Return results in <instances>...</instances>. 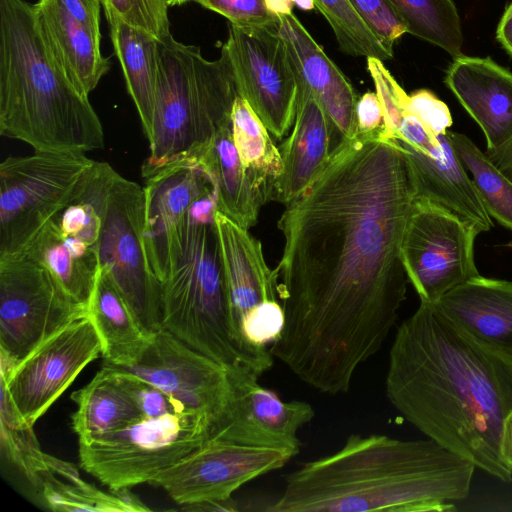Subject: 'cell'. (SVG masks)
<instances>
[{"label":"cell","mask_w":512,"mask_h":512,"mask_svg":"<svg viewBox=\"0 0 512 512\" xmlns=\"http://www.w3.org/2000/svg\"><path fill=\"white\" fill-rule=\"evenodd\" d=\"M267 9L275 15H290L293 13V0H264Z\"/></svg>","instance_id":"bcb514c9"},{"label":"cell","mask_w":512,"mask_h":512,"mask_svg":"<svg viewBox=\"0 0 512 512\" xmlns=\"http://www.w3.org/2000/svg\"><path fill=\"white\" fill-rule=\"evenodd\" d=\"M445 84L481 128L486 151L512 139V72L490 57L460 54L447 69Z\"/></svg>","instance_id":"d6986e66"},{"label":"cell","mask_w":512,"mask_h":512,"mask_svg":"<svg viewBox=\"0 0 512 512\" xmlns=\"http://www.w3.org/2000/svg\"><path fill=\"white\" fill-rule=\"evenodd\" d=\"M114 52L147 139L151 136L159 69V40L105 12Z\"/></svg>","instance_id":"4316f807"},{"label":"cell","mask_w":512,"mask_h":512,"mask_svg":"<svg viewBox=\"0 0 512 512\" xmlns=\"http://www.w3.org/2000/svg\"><path fill=\"white\" fill-rule=\"evenodd\" d=\"M86 316L99 336L106 364L128 366L135 363L153 337L142 327L122 294L101 268L87 304Z\"/></svg>","instance_id":"484cf974"},{"label":"cell","mask_w":512,"mask_h":512,"mask_svg":"<svg viewBox=\"0 0 512 512\" xmlns=\"http://www.w3.org/2000/svg\"><path fill=\"white\" fill-rule=\"evenodd\" d=\"M447 135L491 218L512 231V179L465 134L448 130Z\"/></svg>","instance_id":"d6a6232c"},{"label":"cell","mask_w":512,"mask_h":512,"mask_svg":"<svg viewBox=\"0 0 512 512\" xmlns=\"http://www.w3.org/2000/svg\"><path fill=\"white\" fill-rule=\"evenodd\" d=\"M235 147L247 177L265 203L271 201L274 185L282 171V159L269 131L239 95L231 112Z\"/></svg>","instance_id":"f546056e"},{"label":"cell","mask_w":512,"mask_h":512,"mask_svg":"<svg viewBox=\"0 0 512 512\" xmlns=\"http://www.w3.org/2000/svg\"><path fill=\"white\" fill-rule=\"evenodd\" d=\"M23 254L43 266L74 300L87 307L100 270L98 248L64 235L53 219Z\"/></svg>","instance_id":"83f0119b"},{"label":"cell","mask_w":512,"mask_h":512,"mask_svg":"<svg viewBox=\"0 0 512 512\" xmlns=\"http://www.w3.org/2000/svg\"><path fill=\"white\" fill-rule=\"evenodd\" d=\"M500 454L503 461L512 467V412L507 416L503 424Z\"/></svg>","instance_id":"ee69618b"},{"label":"cell","mask_w":512,"mask_h":512,"mask_svg":"<svg viewBox=\"0 0 512 512\" xmlns=\"http://www.w3.org/2000/svg\"><path fill=\"white\" fill-rule=\"evenodd\" d=\"M293 455L221 440H208L151 482L180 505L226 501L245 483L282 468Z\"/></svg>","instance_id":"9a60e30c"},{"label":"cell","mask_w":512,"mask_h":512,"mask_svg":"<svg viewBox=\"0 0 512 512\" xmlns=\"http://www.w3.org/2000/svg\"><path fill=\"white\" fill-rule=\"evenodd\" d=\"M316 8L330 25L338 46L350 56L375 57L389 60L388 52L365 22L359 17L348 0H314Z\"/></svg>","instance_id":"e575fe53"},{"label":"cell","mask_w":512,"mask_h":512,"mask_svg":"<svg viewBox=\"0 0 512 512\" xmlns=\"http://www.w3.org/2000/svg\"><path fill=\"white\" fill-rule=\"evenodd\" d=\"M211 175L217 189V211L249 229L265 204L250 183L232 135L231 121L223 125L197 158Z\"/></svg>","instance_id":"f1b7e54d"},{"label":"cell","mask_w":512,"mask_h":512,"mask_svg":"<svg viewBox=\"0 0 512 512\" xmlns=\"http://www.w3.org/2000/svg\"><path fill=\"white\" fill-rule=\"evenodd\" d=\"M416 199L404 151L376 133L339 147L285 205L276 268L285 322L269 350L321 393L348 392L396 324L408 282L400 248Z\"/></svg>","instance_id":"6da1fadb"},{"label":"cell","mask_w":512,"mask_h":512,"mask_svg":"<svg viewBox=\"0 0 512 512\" xmlns=\"http://www.w3.org/2000/svg\"><path fill=\"white\" fill-rule=\"evenodd\" d=\"M162 284L163 329L227 368L260 377L271 366L243 349L233 331L228 289L215 223L185 216Z\"/></svg>","instance_id":"8992f818"},{"label":"cell","mask_w":512,"mask_h":512,"mask_svg":"<svg viewBox=\"0 0 512 512\" xmlns=\"http://www.w3.org/2000/svg\"><path fill=\"white\" fill-rule=\"evenodd\" d=\"M386 396L429 439L502 482L512 467L500 454L512 412V361L458 329L432 303L397 328L385 379Z\"/></svg>","instance_id":"7a4b0ae2"},{"label":"cell","mask_w":512,"mask_h":512,"mask_svg":"<svg viewBox=\"0 0 512 512\" xmlns=\"http://www.w3.org/2000/svg\"><path fill=\"white\" fill-rule=\"evenodd\" d=\"M215 225L235 336L245 351L272 367L273 359L257 356L243 346L238 331L243 320L256 307L265 302L279 301L278 273L268 267L261 243L247 229L219 211L215 214Z\"/></svg>","instance_id":"ffe728a7"},{"label":"cell","mask_w":512,"mask_h":512,"mask_svg":"<svg viewBox=\"0 0 512 512\" xmlns=\"http://www.w3.org/2000/svg\"><path fill=\"white\" fill-rule=\"evenodd\" d=\"M145 179L142 237L149 268L162 283L170 270L173 242L189 207L216 186L197 158L170 163Z\"/></svg>","instance_id":"e0dca14e"},{"label":"cell","mask_w":512,"mask_h":512,"mask_svg":"<svg viewBox=\"0 0 512 512\" xmlns=\"http://www.w3.org/2000/svg\"><path fill=\"white\" fill-rule=\"evenodd\" d=\"M278 25L241 28L229 24L221 51L231 64L238 95L269 133L281 139L294 123L298 85Z\"/></svg>","instance_id":"7c38bea8"},{"label":"cell","mask_w":512,"mask_h":512,"mask_svg":"<svg viewBox=\"0 0 512 512\" xmlns=\"http://www.w3.org/2000/svg\"><path fill=\"white\" fill-rule=\"evenodd\" d=\"M116 367L164 391L188 408L208 415L212 424L230 395L227 367L196 351L166 329L153 335L139 360Z\"/></svg>","instance_id":"2e32d148"},{"label":"cell","mask_w":512,"mask_h":512,"mask_svg":"<svg viewBox=\"0 0 512 512\" xmlns=\"http://www.w3.org/2000/svg\"><path fill=\"white\" fill-rule=\"evenodd\" d=\"M407 33L434 44L451 56L461 53L463 33L453 0H388Z\"/></svg>","instance_id":"836d02e7"},{"label":"cell","mask_w":512,"mask_h":512,"mask_svg":"<svg viewBox=\"0 0 512 512\" xmlns=\"http://www.w3.org/2000/svg\"><path fill=\"white\" fill-rule=\"evenodd\" d=\"M63 8L78 22L100 34L99 0H59Z\"/></svg>","instance_id":"60d3db41"},{"label":"cell","mask_w":512,"mask_h":512,"mask_svg":"<svg viewBox=\"0 0 512 512\" xmlns=\"http://www.w3.org/2000/svg\"><path fill=\"white\" fill-rule=\"evenodd\" d=\"M398 146L408 161L417 199L428 200L448 209L478 233L491 230L492 218L453 149L447 132L438 135V143L429 153Z\"/></svg>","instance_id":"603a6c76"},{"label":"cell","mask_w":512,"mask_h":512,"mask_svg":"<svg viewBox=\"0 0 512 512\" xmlns=\"http://www.w3.org/2000/svg\"><path fill=\"white\" fill-rule=\"evenodd\" d=\"M382 46L391 54L407 29L388 0H348Z\"/></svg>","instance_id":"8d00e7d4"},{"label":"cell","mask_w":512,"mask_h":512,"mask_svg":"<svg viewBox=\"0 0 512 512\" xmlns=\"http://www.w3.org/2000/svg\"><path fill=\"white\" fill-rule=\"evenodd\" d=\"M432 304L473 340L512 361V281L479 275Z\"/></svg>","instance_id":"7402d4cb"},{"label":"cell","mask_w":512,"mask_h":512,"mask_svg":"<svg viewBox=\"0 0 512 512\" xmlns=\"http://www.w3.org/2000/svg\"><path fill=\"white\" fill-rule=\"evenodd\" d=\"M66 73L35 4L0 0V134L34 152L85 154L104 147V130Z\"/></svg>","instance_id":"277c9868"},{"label":"cell","mask_w":512,"mask_h":512,"mask_svg":"<svg viewBox=\"0 0 512 512\" xmlns=\"http://www.w3.org/2000/svg\"><path fill=\"white\" fill-rule=\"evenodd\" d=\"M238 96L233 70L221 51L204 58L198 47L159 41V69L150 153L141 167L143 178L185 158H198L217 131L231 121Z\"/></svg>","instance_id":"5b68a950"},{"label":"cell","mask_w":512,"mask_h":512,"mask_svg":"<svg viewBox=\"0 0 512 512\" xmlns=\"http://www.w3.org/2000/svg\"><path fill=\"white\" fill-rule=\"evenodd\" d=\"M228 19L241 28L267 27L279 24L278 16L270 12L264 0H193Z\"/></svg>","instance_id":"74e56055"},{"label":"cell","mask_w":512,"mask_h":512,"mask_svg":"<svg viewBox=\"0 0 512 512\" xmlns=\"http://www.w3.org/2000/svg\"><path fill=\"white\" fill-rule=\"evenodd\" d=\"M1 454L35 487L54 475L59 460L42 451L32 425L21 422L5 386L0 383Z\"/></svg>","instance_id":"1f68e13d"},{"label":"cell","mask_w":512,"mask_h":512,"mask_svg":"<svg viewBox=\"0 0 512 512\" xmlns=\"http://www.w3.org/2000/svg\"><path fill=\"white\" fill-rule=\"evenodd\" d=\"M102 355L99 336L87 316L42 342L16 366L1 359L0 383L22 423L34 426L77 375Z\"/></svg>","instance_id":"4fadbf2b"},{"label":"cell","mask_w":512,"mask_h":512,"mask_svg":"<svg viewBox=\"0 0 512 512\" xmlns=\"http://www.w3.org/2000/svg\"><path fill=\"white\" fill-rule=\"evenodd\" d=\"M71 399L77 406L71 424L78 442L119 430L143 415L125 374L106 363Z\"/></svg>","instance_id":"cb8c5ba5"},{"label":"cell","mask_w":512,"mask_h":512,"mask_svg":"<svg viewBox=\"0 0 512 512\" xmlns=\"http://www.w3.org/2000/svg\"><path fill=\"white\" fill-rule=\"evenodd\" d=\"M294 125L280 145L282 171L274 185L272 201L289 204L314 181L334 152V129L313 92L297 75Z\"/></svg>","instance_id":"44dd1931"},{"label":"cell","mask_w":512,"mask_h":512,"mask_svg":"<svg viewBox=\"0 0 512 512\" xmlns=\"http://www.w3.org/2000/svg\"><path fill=\"white\" fill-rule=\"evenodd\" d=\"M478 231L448 209L416 199L404 230L400 254L408 281L420 301L433 303L479 276L474 243Z\"/></svg>","instance_id":"8fae6325"},{"label":"cell","mask_w":512,"mask_h":512,"mask_svg":"<svg viewBox=\"0 0 512 512\" xmlns=\"http://www.w3.org/2000/svg\"><path fill=\"white\" fill-rule=\"evenodd\" d=\"M43 502L53 511L146 512L150 511L129 488L102 491L84 481L46 476L39 485Z\"/></svg>","instance_id":"4dcf8cb0"},{"label":"cell","mask_w":512,"mask_h":512,"mask_svg":"<svg viewBox=\"0 0 512 512\" xmlns=\"http://www.w3.org/2000/svg\"><path fill=\"white\" fill-rule=\"evenodd\" d=\"M475 465L436 441L350 435L335 453L285 476L270 512H444L469 492Z\"/></svg>","instance_id":"3957f363"},{"label":"cell","mask_w":512,"mask_h":512,"mask_svg":"<svg viewBox=\"0 0 512 512\" xmlns=\"http://www.w3.org/2000/svg\"><path fill=\"white\" fill-rule=\"evenodd\" d=\"M496 39L512 56V1L507 5L496 29Z\"/></svg>","instance_id":"b9f144b4"},{"label":"cell","mask_w":512,"mask_h":512,"mask_svg":"<svg viewBox=\"0 0 512 512\" xmlns=\"http://www.w3.org/2000/svg\"><path fill=\"white\" fill-rule=\"evenodd\" d=\"M277 16L279 33L287 44L296 75L313 92L332 124L335 152L358 134L357 94L294 13Z\"/></svg>","instance_id":"ac0fdd59"},{"label":"cell","mask_w":512,"mask_h":512,"mask_svg":"<svg viewBox=\"0 0 512 512\" xmlns=\"http://www.w3.org/2000/svg\"><path fill=\"white\" fill-rule=\"evenodd\" d=\"M485 153L500 170L512 179V139L496 150H485Z\"/></svg>","instance_id":"7bdbcfd3"},{"label":"cell","mask_w":512,"mask_h":512,"mask_svg":"<svg viewBox=\"0 0 512 512\" xmlns=\"http://www.w3.org/2000/svg\"><path fill=\"white\" fill-rule=\"evenodd\" d=\"M182 510L187 511H235L236 504L232 499L226 501H204L182 505Z\"/></svg>","instance_id":"f6af8a7d"},{"label":"cell","mask_w":512,"mask_h":512,"mask_svg":"<svg viewBox=\"0 0 512 512\" xmlns=\"http://www.w3.org/2000/svg\"><path fill=\"white\" fill-rule=\"evenodd\" d=\"M95 160L34 152L0 164V257L23 254L42 228L83 190Z\"/></svg>","instance_id":"ba28073f"},{"label":"cell","mask_w":512,"mask_h":512,"mask_svg":"<svg viewBox=\"0 0 512 512\" xmlns=\"http://www.w3.org/2000/svg\"><path fill=\"white\" fill-rule=\"evenodd\" d=\"M105 12L118 16L124 22L140 28L159 41L170 33L167 0H99Z\"/></svg>","instance_id":"d590c367"},{"label":"cell","mask_w":512,"mask_h":512,"mask_svg":"<svg viewBox=\"0 0 512 512\" xmlns=\"http://www.w3.org/2000/svg\"><path fill=\"white\" fill-rule=\"evenodd\" d=\"M294 5L304 11L313 10L316 5L314 0H293Z\"/></svg>","instance_id":"7dc6e473"},{"label":"cell","mask_w":512,"mask_h":512,"mask_svg":"<svg viewBox=\"0 0 512 512\" xmlns=\"http://www.w3.org/2000/svg\"><path fill=\"white\" fill-rule=\"evenodd\" d=\"M358 134H375L383 130L384 114L376 92H366L357 101Z\"/></svg>","instance_id":"ab89813d"},{"label":"cell","mask_w":512,"mask_h":512,"mask_svg":"<svg viewBox=\"0 0 512 512\" xmlns=\"http://www.w3.org/2000/svg\"><path fill=\"white\" fill-rule=\"evenodd\" d=\"M86 313V306L25 254L0 257V357L16 366Z\"/></svg>","instance_id":"9c48e42d"},{"label":"cell","mask_w":512,"mask_h":512,"mask_svg":"<svg viewBox=\"0 0 512 512\" xmlns=\"http://www.w3.org/2000/svg\"><path fill=\"white\" fill-rule=\"evenodd\" d=\"M144 191L116 176L107 199L99 241L100 268L153 336L163 329L162 284L149 268L142 231Z\"/></svg>","instance_id":"30bf717a"},{"label":"cell","mask_w":512,"mask_h":512,"mask_svg":"<svg viewBox=\"0 0 512 512\" xmlns=\"http://www.w3.org/2000/svg\"><path fill=\"white\" fill-rule=\"evenodd\" d=\"M406 108L435 135L446 133L453 123L448 106L427 89L408 95Z\"/></svg>","instance_id":"f35d334b"},{"label":"cell","mask_w":512,"mask_h":512,"mask_svg":"<svg viewBox=\"0 0 512 512\" xmlns=\"http://www.w3.org/2000/svg\"><path fill=\"white\" fill-rule=\"evenodd\" d=\"M53 51L73 83L86 95L109 71V58L100 50L101 35L75 20L59 0L34 3Z\"/></svg>","instance_id":"d4e9b609"},{"label":"cell","mask_w":512,"mask_h":512,"mask_svg":"<svg viewBox=\"0 0 512 512\" xmlns=\"http://www.w3.org/2000/svg\"><path fill=\"white\" fill-rule=\"evenodd\" d=\"M230 395L210 428L209 440L275 449L295 457L300 452L298 431L315 416L311 404L283 401L262 387L259 377L242 368H227Z\"/></svg>","instance_id":"5bb4252c"},{"label":"cell","mask_w":512,"mask_h":512,"mask_svg":"<svg viewBox=\"0 0 512 512\" xmlns=\"http://www.w3.org/2000/svg\"><path fill=\"white\" fill-rule=\"evenodd\" d=\"M189 1H193V0H167L169 6L182 5Z\"/></svg>","instance_id":"c3c4849f"},{"label":"cell","mask_w":512,"mask_h":512,"mask_svg":"<svg viewBox=\"0 0 512 512\" xmlns=\"http://www.w3.org/2000/svg\"><path fill=\"white\" fill-rule=\"evenodd\" d=\"M211 424L208 415L193 409L142 415L119 430L79 442L80 466L114 490L150 483L208 441Z\"/></svg>","instance_id":"52a82bcc"}]
</instances>
